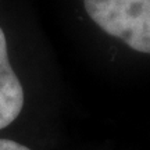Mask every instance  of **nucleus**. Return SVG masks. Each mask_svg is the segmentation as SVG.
<instances>
[{
  "instance_id": "obj_3",
  "label": "nucleus",
  "mask_w": 150,
  "mask_h": 150,
  "mask_svg": "<svg viewBox=\"0 0 150 150\" xmlns=\"http://www.w3.org/2000/svg\"><path fill=\"white\" fill-rule=\"evenodd\" d=\"M0 150H31L27 146L8 139H0Z\"/></svg>"
},
{
  "instance_id": "obj_1",
  "label": "nucleus",
  "mask_w": 150,
  "mask_h": 150,
  "mask_svg": "<svg viewBox=\"0 0 150 150\" xmlns=\"http://www.w3.org/2000/svg\"><path fill=\"white\" fill-rule=\"evenodd\" d=\"M91 20L127 46L150 54V0H83Z\"/></svg>"
},
{
  "instance_id": "obj_2",
  "label": "nucleus",
  "mask_w": 150,
  "mask_h": 150,
  "mask_svg": "<svg viewBox=\"0 0 150 150\" xmlns=\"http://www.w3.org/2000/svg\"><path fill=\"white\" fill-rule=\"evenodd\" d=\"M24 106V89L8 60L7 42L0 28V129L8 127Z\"/></svg>"
}]
</instances>
